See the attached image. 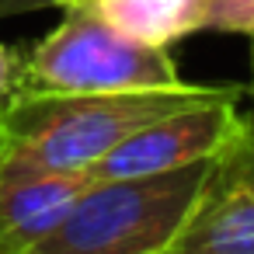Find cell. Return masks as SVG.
<instances>
[{
  "mask_svg": "<svg viewBox=\"0 0 254 254\" xmlns=\"http://www.w3.org/2000/svg\"><path fill=\"white\" fill-rule=\"evenodd\" d=\"M63 21L25 53L28 91H143L181 80L171 46L119 32L84 4L63 7Z\"/></svg>",
  "mask_w": 254,
  "mask_h": 254,
  "instance_id": "3957f363",
  "label": "cell"
},
{
  "mask_svg": "<svg viewBox=\"0 0 254 254\" xmlns=\"http://www.w3.org/2000/svg\"><path fill=\"white\" fill-rule=\"evenodd\" d=\"M49 4L66 7V4H73V0H0V14L4 11H21V7H49Z\"/></svg>",
  "mask_w": 254,
  "mask_h": 254,
  "instance_id": "30bf717a",
  "label": "cell"
},
{
  "mask_svg": "<svg viewBox=\"0 0 254 254\" xmlns=\"http://www.w3.org/2000/svg\"><path fill=\"white\" fill-rule=\"evenodd\" d=\"M94 185L91 171H53L4 146L0 157V254H35L73 202Z\"/></svg>",
  "mask_w": 254,
  "mask_h": 254,
  "instance_id": "5b68a950",
  "label": "cell"
},
{
  "mask_svg": "<svg viewBox=\"0 0 254 254\" xmlns=\"http://www.w3.org/2000/svg\"><path fill=\"white\" fill-rule=\"evenodd\" d=\"M233 157L244 153L94 181L35 254H174Z\"/></svg>",
  "mask_w": 254,
  "mask_h": 254,
  "instance_id": "7a4b0ae2",
  "label": "cell"
},
{
  "mask_svg": "<svg viewBox=\"0 0 254 254\" xmlns=\"http://www.w3.org/2000/svg\"><path fill=\"white\" fill-rule=\"evenodd\" d=\"M251 94H254V35H251Z\"/></svg>",
  "mask_w": 254,
  "mask_h": 254,
  "instance_id": "8fae6325",
  "label": "cell"
},
{
  "mask_svg": "<svg viewBox=\"0 0 254 254\" xmlns=\"http://www.w3.org/2000/svg\"><path fill=\"white\" fill-rule=\"evenodd\" d=\"M240 91L219 94L209 101H195L188 108L167 112L132 136H126L115 150H108L94 167V181L129 178V174H157L171 167H185L195 160H212L226 153L254 150V119L237 108Z\"/></svg>",
  "mask_w": 254,
  "mask_h": 254,
  "instance_id": "277c9868",
  "label": "cell"
},
{
  "mask_svg": "<svg viewBox=\"0 0 254 254\" xmlns=\"http://www.w3.org/2000/svg\"><path fill=\"white\" fill-rule=\"evenodd\" d=\"M0 157H4V132H0Z\"/></svg>",
  "mask_w": 254,
  "mask_h": 254,
  "instance_id": "7c38bea8",
  "label": "cell"
},
{
  "mask_svg": "<svg viewBox=\"0 0 254 254\" xmlns=\"http://www.w3.org/2000/svg\"><path fill=\"white\" fill-rule=\"evenodd\" d=\"M73 4L91 7L119 32L153 46H171L198 32V0H73Z\"/></svg>",
  "mask_w": 254,
  "mask_h": 254,
  "instance_id": "52a82bcc",
  "label": "cell"
},
{
  "mask_svg": "<svg viewBox=\"0 0 254 254\" xmlns=\"http://www.w3.org/2000/svg\"><path fill=\"white\" fill-rule=\"evenodd\" d=\"M237 84H191L143 91H28L18 87L0 101L4 146L32 164L53 171H91L108 150L146 122L233 94Z\"/></svg>",
  "mask_w": 254,
  "mask_h": 254,
  "instance_id": "6da1fadb",
  "label": "cell"
},
{
  "mask_svg": "<svg viewBox=\"0 0 254 254\" xmlns=\"http://www.w3.org/2000/svg\"><path fill=\"white\" fill-rule=\"evenodd\" d=\"M198 32L254 35V0H198Z\"/></svg>",
  "mask_w": 254,
  "mask_h": 254,
  "instance_id": "ba28073f",
  "label": "cell"
},
{
  "mask_svg": "<svg viewBox=\"0 0 254 254\" xmlns=\"http://www.w3.org/2000/svg\"><path fill=\"white\" fill-rule=\"evenodd\" d=\"M174 254H254V153L230 160Z\"/></svg>",
  "mask_w": 254,
  "mask_h": 254,
  "instance_id": "8992f818",
  "label": "cell"
},
{
  "mask_svg": "<svg viewBox=\"0 0 254 254\" xmlns=\"http://www.w3.org/2000/svg\"><path fill=\"white\" fill-rule=\"evenodd\" d=\"M21 77H25V53L0 42V101L21 87Z\"/></svg>",
  "mask_w": 254,
  "mask_h": 254,
  "instance_id": "9c48e42d",
  "label": "cell"
}]
</instances>
